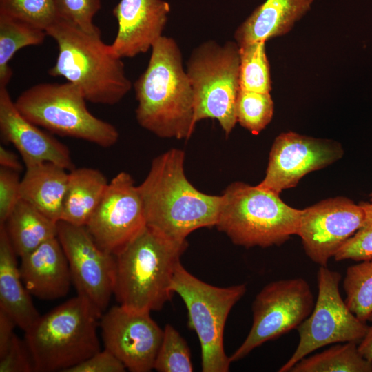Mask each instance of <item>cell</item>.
Instances as JSON below:
<instances>
[{"label": "cell", "mask_w": 372, "mask_h": 372, "mask_svg": "<svg viewBox=\"0 0 372 372\" xmlns=\"http://www.w3.org/2000/svg\"><path fill=\"white\" fill-rule=\"evenodd\" d=\"M145 226L138 186L129 173L121 172L109 182L85 227L100 248L114 254Z\"/></svg>", "instance_id": "14"}, {"label": "cell", "mask_w": 372, "mask_h": 372, "mask_svg": "<svg viewBox=\"0 0 372 372\" xmlns=\"http://www.w3.org/2000/svg\"><path fill=\"white\" fill-rule=\"evenodd\" d=\"M313 0H266L236 30L238 46L265 41L289 32L311 8Z\"/></svg>", "instance_id": "20"}, {"label": "cell", "mask_w": 372, "mask_h": 372, "mask_svg": "<svg viewBox=\"0 0 372 372\" xmlns=\"http://www.w3.org/2000/svg\"><path fill=\"white\" fill-rule=\"evenodd\" d=\"M57 224L21 199L3 225L17 256L21 258L56 237Z\"/></svg>", "instance_id": "24"}, {"label": "cell", "mask_w": 372, "mask_h": 372, "mask_svg": "<svg viewBox=\"0 0 372 372\" xmlns=\"http://www.w3.org/2000/svg\"><path fill=\"white\" fill-rule=\"evenodd\" d=\"M68 174L63 167L49 162L25 168L21 179V199L58 223L61 219Z\"/></svg>", "instance_id": "22"}, {"label": "cell", "mask_w": 372, "mask_h": 372, "mask_svg": "<svg viewBox=\"0 0 372 372\" xmlns=\"http://www.w3.org/2000/svg\"><path fill=\"white\" fill-rule=\"evenodd\" d=\"M126 369L114 355L104 349L70 368L67 372H123Z\"/></svg>", "instance_id": "36"}, {"label": "cell", "mask_w": 372, "mask_h": 372, "mask_svg": "<svg viewBox=\"0 0 372 372\" xmlns=\"http://www.w3.org/2000/svg\"><path fill=\"white\" fill-rule=\"evenodd\" d=\"M0 14L44 30L59 18L54 0H0Z\"/></svg>", "instance_id": "31"}, {"label": "cell", "mask_w": 372, "mask_h": 372, "mask_svg": "<svg viewBox=\"0 0 372 372\" xmlns=\"http://www.w3.org/2000/svg\"><path fill=\"white\" fill-rule=\"evenodd\" d=\"M318 297L309 316L297 328L300 340L291 358L280 368L288 372L313 351L339 342L359 343L369 326L348 307L340 296L339 272L320 266L317 273Z\"/></svg>", "instance_id": "10"}, {"label": "cell", "mask_w": 372, "mask_h": 372, "mask_svg": "<svg viewBox=\"0 0 372 372\" xmlns=\"http://www.w3.org/2000/svg\"><path fill=\"white\" fill-rule=\"evenodd\" d=\"M279 195L234 182L221 195L215 227L246 248L280 245L297 235L302 209L289 206Z\"/></svg>", "instance_id": "6"}, {"label": "cell", "mask_w": 372, "mask_h": 372, "mask_svg": "<svg viewBox=\"0 0 372 372\" xmlns=\"http://www.w3.org/2000/svg\"><path fill=\"white\" fill-rule=\"evenodd\" d=\"M369 197H370V202L372 203V192L370 193Z\"/></svg>", "instance_id": "40"}, {"label": "cell", "mask_w": 372, "mask_h": 372, "mask_svg": "<svg viewBox=\"0 0 372 372\" xmlns=\"http://www.w3.org/2000/svg\"><path fill=\"white\" fill-rule=\"evenodd\" d=\"M19 172L0 168V225H3L21 200Z\"/></svg>", "instance_id": "35"}, {"label": "cell", "mask_w": 372, "mask_h": 372, "mask_svg": "<svg viewBox=\"0 0 372 372\" xmlns=\"http://www.w3.org/2000/svg\"><path fill=\"white\" fill-rule=\"evenodd\" d=\"M99 328L105 349L132 372L154 369L163 330L150 312H134L121 305L103 313Z\"/></svg>", "instance_id": "15"}, {"label": "cell", "mask_w": 372, "mask_h": 372, "mask_svg": "<svg viewBox=\"0 0 372 372\" xmlns=\"http://www.w3.org/2000/svg\"><path fill=\"white\" fill-rule=\"evenodd\" d=\"M336 261L352 260L364 261L372 259V203L369 202V217L335 254Z\"/></svg>", "instance_id": "33"}, {"label": "cell", "mask_w": 372, "mask_h": 372, "mask_svg": "<svg viewBox=\"0 0 372 372\" xmlns=\"http://www.w3.org/2000/svg\"><path fill=\"white\" fill-rule=\"evenodd\" d=\"M358 342L336 344L320 353L304 357L291 372H371L372 361L359 351Z\"/></svg>", "instance_id": "26"}, {"label": "cell", "mask_w": 372, "mask_h": 372, "mask_svg": "<svg viewBox=\"0 0 372 372\" xmlns=\"http://www.w3.org/2000/svg\"><path fill=\"white\" fill-rule=\"evenodd\" d=\"M185 152L172 148L155 157L138 186L146 225L167 238L187 241L194 231L216 226L221 195L198 190L184 169Z\"/></svg>", "instance_id": "1"}, {"label": "cell", "mask_w": 372, "mask_h": 372, "mask_svg": "<svg viewBox=\"0 0 372 372\" xmlns=\"http://www.w3.org/2000/svg\"><path fill=\"white\" fill-rule=\"evenodd\" d=\"M108 183L104 174L96 169L80 167L70 170L61 220L85 226Z\"/></svg>", "instance_id": "23"}, {"label": "cell", "mask_w": 372, "mask_h": 372, "mask_svg": "<svg viewBox=\"0 0 372 372\" xmlns=\"http://www.w3.org/2000/svg\"><path fill=\"white\" fill-rule=\"evenodd\" d=\"M17 256L4 225H0V310L25 332L41 316L23 282Z\"/></svg>", "instance_id": "21"}, {"label": "cell", "mask_w": 372, "mask_h": 372, "mask_svg": "<svg viewBox=\"0 0 372 372\" xmlns=\"http://www.w3.org/2000/svg\"><path fill=\"white\" fill-rule=\"evenodd\" d=\"M154 369L158 372H192L193 366L189 348L185 340L171 324L163 329Z\"/></svg>", "instance_id": "30"}, {"label": "cell", "mask_w": 372, "mask_h": 372, "mask_svg": "<svg viewBox=\"0 0 372 372\" xmlns=\"http://www.w3.org/2000/svg\"><path fill=\"white\" fill-rule=\"evenodd\" d=\"M344 301L362 321L372 313V259L349 267L343 280Z\"/></svg>", "instance_id": "28"}, {"label": "cell", "mask_w": 372, "mask_h": 372, "mask_svg": "<svg viewBox=\"0 0 372 372\" xmlns=\"http://www.w3.org/2000/svg\"><path fill=\"white\" fill-rule=\"evenodd\" d=\"M171 289L183 300L188 327L198 335L202 371H229L231 362L224 349V329L232 307L246 293V285L214 286L190 273L180 262Z\"/></svg>", "instance_id": "9"}, {"label": "cell", "mask_w": 372, "mask_h": 372, "mask_svg": "<svg viewBox=\"0 0 372 372\" xmlns=\"http://www.w3.org/2000/svg\"><path fill=\"white\" fill-rule=\"evenodd\" d=\"M369 202L355 204L338 196L302 209L297 235L306 255L320 266H327L335 254L366 221Z\"/></svg>", "instance_id": "12"}, {"label": "cell", "mask_w": 372, "mask_h": 372, "mask_svg": "<svg viewBox=\"0 0 372 372\" xmlns=\"http://www.w3.org/2000/svg\"><path fill=\"white\" fill-rule=\"evenodd\" d=\"M45 30L0 14V87H7L13 74L9 63L21 48L41 44Z\"/></svg>", "instance_id": "25"}, {"label": "cell", "mask_w": 372, "mask_h": 372, "mask_svg": "<svg viewBox=\"0 0 372 372\" xmlns=\"http://www.w3.org/2000/svg\"><path fill=\"white\" fill-rule=\"evenodd\" d=\"M59 17L90 33L100 32L93 18L101 9V0H54Z\"/></svg>", "instance_id": "32"}, {"label": "cell", "mask_w": 372, "mask_h": 372, "mask_svg": "<svg viewBox=\"0 0 372 372\" xmlns=\"http://www.w3.org/2000/svg\"><path fill=\"white\" fill-rule=\"evenodd\" d=\"M151 49L148 65L133 85L136 121L160 138L188 140L196 126L194 96L180 49L163 35Z\"/></svg>", "instance_id": "2"}, {"label": "cell", "mask_w": 372, "mask_h": 372, "mask_svg": "<svg viewBox=\"0 0 372 372\" xmlns=\"http://www.w3.org/2000/svg\"><path fill=\"white\" fill-rule=\"evenodd\" d=\"M81 90L72 83H43L23 91L14 101L28 121L52 133L82 139L102 147L116 143L114 125L94 116Z\"/></svg>", "instance_id": "7"}, {"label": "cell", "mask_w": 372, "mask_h": 372, "mask_svg": "<svg viewBox=\"0 0 372 372\" xmlns=\"http://www.w3.org/2000/svg\"><path fill=\"white\" fill-rule=\"evenodd\" d=\"M342 154L337 142L293 132L282 133L274 140L265 176L258 186L280 194L295 187L307 174L327 167Z\"/></svg>", "instance_id": "16"}, {"label": "cell", "mask_w": 372, "mask_h": 372, "mask_svg": "<svg viewBox=\"0 0 372 372\" xmlns=\"http://www.w3.org/2000/svg\"><path fill=\"white\" fill-rule=\"evenodd\" d=\"M0 165L1 167L17 172H21L23 168L18 156L12 151L1 145L0 146Z\"/></svg>", "instance_id": "38"}, {"label": "cell", "mask_w": 372, "mask_h": 372, "mask_svg": "<svg viewBox=\"0 0 372 372\" xmlns=\"http://www.w3.org/2000/svg\"><path fill=\"white\" fill-rule=\"evenodd\" d=\"M0 133L18 150L25 168L46 162L69 171L75 168L68 147L25 118L7 87H0Z\"/></svg>", "instance_id": "17"}, {"label": "cell", "mask_w": 372, "mask_h": 372, "mask_svg": "<svg viewBox=\"0 0 372 372\" xmlns=\"http://www.w3.org/2000/svg\"><path fill=\"white\" fill-rule=\"evenodd\" d=\"M19 270L29 293L42 300L65 297L72 283L68 262L57 236L21 257Z\"/></svg>", "instance_id": "19"}, {"label": "cell", "mask_w": 372, "mask_h": 372, "mask_svg": "<svg viewBox=\"0 0 372 372\" xmlns=\"http://www.w3.org/2000/svg\"><path fill=\"white\" fill-rule=\"evenodd\" d=\"M368 320L372 322V313ZM358 348L366 359L372 361V324L369 326L367 332L358 343Z\"/></svg>", "instance_id": "39"}, {"label": "cell", "mask_w": 372, "mask_h": 372, "mask_svg": "<svg viewBox=\"0 0 372 372\" xmlns=\"http://www.w3.org/2000/svg\"><path fill=\"white\" fill-rule=\"evenodd\" d=\"M57 45L58 55L48 73L76 85L87 101L113 105L130 91L122 59L101 39V32L90 33L59 18L45 30Z\"/></svg>", "instance_id": "4"}, {"label": "cell", "mask_w": 372, "mask_h": 372, "mask_svg": "<svg viewBox=\"0 0 372 372\" xmlns=\"http://www.w3.org/2000/svg\"><path fill=\"white\" fill-rule=\"evenodd\" d=\"M57 238L66 256L77 295L103 313L114 292V254L100 248L85 226L60 220Z\"/></svg>", "instance_id": "13"}, {"label": "cell", "mask_w": 372, "mask_h": 372, "mask_svg": "<svg viewBox=\"0 0 372 372\" xmlns=\"http://www.w3.org/2000/svg\"><path fill=\"white\" fill-rule=\"evenodd\" d=\"M169 12L163 0H120L112 10L118 22L112 52L121 59L147 52L163 36Z\"/></svg>", "instance_id": "18"}, {"label": "cell", "mask_w": 372, "mask_h": 372, "mask_svg": "<svg viewBox=\"0 0 372 372\" xmlns=\"http://www.w3.org/2000/svg\"><path fill=\"white\" fill-rule=\"evenodd\" d=\"M314 305L310 285L302 278L278 280L265 285L253 302L250 331L229 357L231 362L240 360L266 342L297 329Z\"/></svg>", "instance_id": "11"}, {"label": "cell", "mask_w": 372, "mask_h": 372, "mask_svg": "<svg viewBox=\"0 0 372 372\" xmlns=\"http://www.w3.org/2000/svg\"><path fill=\"white\" fill-rule=\"evenodd\" d=\"M17 324L14 320L0 310V355H1L10 345L14 335V329Z\"/></svg>", "instance_id": "37"}, {"label": "cell", "mask_w": 372, "mask_h": 372, "mask_svg": "<svg viewBox=\"0 0 372 372\" xmlns=\"http://www.w3.org/2000/svg\"><path fill=\"white\" fill-rule=\"evenodd\" d=\"M240 52L236 41L210 40L192 52L187 74L194 96V121L216 119L228 136L236 123V104L240 90Z\"/></svg>", "instance_id": "8"}, {"label": "cell", "mask_w": 372, "mask_h": 372, "mask_svg": "<svg viewBox=\"0 0 372 372\" xmlns=\"http://www.w3.org/2000/svg\"><path fill=\"white\" fill-rule=\"evenodd\" d=\"M239 83L242 90L270 93V67L265 41H254L239 46Z\"/></svg>", "instance_id": "27"}, {"label": "cell", "mask_w": 372, "mask_h": 372, "mask_svg": "<svg viewBox=\"0 0 372 372\" xmlns=\"http://www.w3.org/2000/svg\"><path fill=\"white\" fill-rule=\"evenodd\" d=\"M102 314L77 295L41 316L25 331L34 371L67 372L101 351L97 331Z\"/></svg>", "instance_id": "5"}, {"label": "cell", "mask_w": 372, "mask_h": 372, "mask_svg": "<svg viewBox=\"0 0 372 372\" xmlns=\"http://www.w3.org/2000/svg\"><path fill=\"white\" fill-rule=\"evenodd\" d=\"M34 366L25 341L14 334L12 341L0 355V372H32Z\"/></svg>", "instance_id": "34"}, {"label": "cell", "mask_w": 372, "mask_h": 372, "mask_svg": "<svg viewBox=\"0 0 372 372\" xmlns=\"http://www.w3.org/2000/svg\"><path fill=\"white\" fill-rule=\"evenodd\" d=\"M237 123L258 135L271 122L273 102L270 93L240 90L236 104Z\"/></svg>", "instance_id": "29"}, {"label": "cell", "mask_w": 372, "mask_h": 372, "mask_svg": "<svg viewBox=\"0 0 372 372\" xmlns=\"http://www.w3.org/2000/svg\"><path fill=\"white\" fill-rule=\"evenodd\" d=\"M187 242H176L147 225L114 254V292L119 305L134 312L161 310L174 293L172 279Z\"/></svg>", "instance_id": "3"}]
</instances>
